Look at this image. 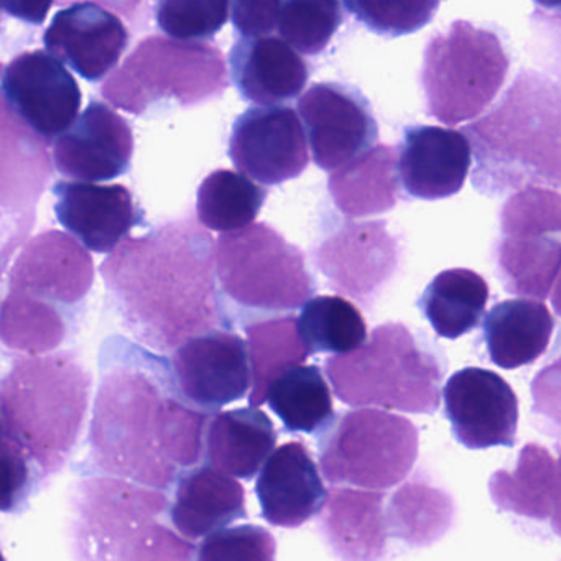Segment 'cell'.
Returning <instances> with one entry per match:
<instances>
[{"mask_svg":"<svg viewBox=\"0 0 561 561\" xmlns=\"http://www.w3.org/2000/svg\"><path fill=\"white\" fill-rule=\"evenodd\" d=\"M206 423L208 412L186 402L169 360L124 337L104 344L90 430L101 471L167 491L180 469L202 459Z\"/></svg>","mask_w":561,"mask_h":561,"instance_id":"6da1fadb","label":"cell"},{"mask_svg":"<svg viewBox=\"0 0 561 561\" xmlns=\"http://www.w3.org/2000/svg\"><path fill=\"white\" fill-rule=\"evenodd\" d=\"M101 272L134 336L153 350H175L221 324L213 241L190 221L124 242Z\"/></svg>","mask_w":561,"mask_h":561,"instance_id":"7a4b0ae2","label":"cell"},{"mask_svg":"<svg viewBox=\"0 0 561 561\" xmlns=\"http://www.w3.org/2000/svg\"><path fill=\"white\" fill-rule=\"evenodd\" d=\"M468 133L476 153L472 185L484 195L527 186L561 188V83L522 71Z\"/></svg>","mask_w":561,"mask_h":561,"instance_id":"3957f363","label":"cell"},{"mask_svg":"<svg viewBox=\"0 0 561 561\" xmlns=\"http://www.w3.org/2000/svg\"><path fill=\"white\" fill-rule=\"evenodd\" d=\"M2 448L19 453L45 481L77 448L91 376L71 354L15 360L2 380Z\"/></svg>","mask_w":561,"mask_h":561,"instance_id":"277c9868","label":"cell"},{"mask_svg":"<svg viewBox=\"0 0 561 561\" xmlns=\"http://www.w3.org/2000/svg\"><path fill=\"white\" fill-rule=\"evenodd\" d=\"M167 495L119 478L78 482L71 494L75 561H190L193 545L160 522Z\"/></svg>","mask_w":561,"mask_h":561,"instance_id":"5b68a950","label":"cell"},{"mask_svg":"<svg viewBox=\"0 0 561 561\" xmlns=\"http://www.w3.org/2000/svg\"><path fill=\"white\" fill-rule=\"evenodd\" d=\"M324 367L346 405L422 415L438 410L446 364L405 324L377 327L359 350L330 357Z\"/></svg>","mask_w":561,"mask_h":561,"instance_id":"8992f818","label":"cell"},{"mask_svg":"<svg viewBox=\"0 0 561 561\" xmlns=\"http://www.w3.org/2000/svg\"><path fill=\"white\" fill-rule=\"evenodd\" d=\"M508 67L511 58L497 34L456 21L433 35L423 55L426 111L445 126L474 119L504 87Z\"/></svg>","mask_w":561,"mask_h":561,"instance_id":"52a82bcc","label":"cell"},{"mask_svg":"<svg viewBox=\"0 0 561 561\" xmlns=\"http://www.w3.org/2000/svg\"><path fill=\"white\" fill-rule=\"evenodd\" d=\"M419 430L405 416L380 409L343 413L320 443L327 481L382 492L405 481L419 458Z\"/></svg>","mask_w":561,"mask_h":561,"instance_id":"ba28073f","label":"cell"},{"mask_svg":"<svg viewBox=\"0 0 561 561\" xmlns=\"http://www.w3.org/2000/svg\"><path fill=\"white\" fill-rule=\"evenodd\" d=\"M216 271L222 298L252 313L295 310L314 291L304 254L265 225L221 236Z\"/></svg>","mask_w":561,"mask_h":561,"instance_id":"9c48e42d","label":"cell"},{"mask_svg":"<svg viewBox=\"0 0 561 561\" xmlns=\"http://www.w3.org/2000/svg\"><path fill=\"white\" fill-rule=\"evenodd\" d=\"M226 88L225 60L218 48L150 37L111 75L103 94L114 106L142 114L165 98L193 106Z\"/></svg>","mask_w":561,"mask_h":561,"instance_id":"30bf717a","label":"cell"},{"mask_svg":"<svg viewBox=\"0 0 561 561\" xmlns=\"http://www.w3.org/2000/svg\"><path fill=\"white\" fill-rule=\"evenodd\" d=\"M313 160L333 172L369 152L379 136L366 98L337 83L313 84L298 101Z\"/></svg>","mask_w":561,"mask_h":561,"instance_id":"8fae6325","label":"cell"},{"mask_svg":"<svg viewBox=\"0 0 561 561\" xmlns=\"http://www.w3.org/2000/svg\"><path fill=\"white\" fill-rule=\"evenodd\" d=\"M5 103L41 139L64 136L80 114V87L54 55L42 50L19 55L4 68Z\"/></svg>","mask_w":561,"mask_h":561,"instance_id":"7c38bea8","label":"cell"},{"mask_svg":"<svg viewBox=\"0 0 561 561\" xmlns=\"http://www.w3.org/2000/svg\"><path fill=\"white\" fill-rule=\"evenodd\" d=\"M443 405L453 436L468 449L514 446L518 400L511 383L481 367H466L443 387Z\"/></svg>","mask_w":561,"mask_h":561,"instance_id":"4fadbf2b","label":"cell"},{"mask_svg":"<svg viewBox=\"0 0 561 561\" xmlns=\"http://www.w3.org/2000/svg\"><path fill=\"white\" fill-rule=\"evenodd\" d=\"M236 169L262 185L297 179L308 167L304 127L290 107H252L236 119L229 139Z\"/></svg>","mask_w":561,"mask_h":561,"instance_id":"5bb4252c","label":"cell"},{"mask_svg":"<svg viewBox=\"0 0 561 561\" xmlns=\"http://www.w3.org/2000/svg\"><path fill=\"white\" fill-rule=\"evenodd\" d=\"M172 369L186 402L205 412L244 399L251 386L244 340L226 331L186 341L173 354Z\"/></svg>","mask_w":561,"mask_h":561,"instance_id":"9a60e30c","label":"cell"},{"mask_svg":"<svg viewBox=\"0 0 561 561\" xmlns=\"http://www.w3.org/2000/svg\"><path fill=\"white\" fill-rule=\"evenodd\" d=\"M134 137L129 124L110 106L91 101L77 123L55 140V167L61 175L107 182L129 170Z\"/></svg>","mask_w":561,"mask_h":561,"instance_id":"2e32d148","label":"cell"},{"mask_svg":"<svg viewBox=\"0 0 561 561\" xmlns=\"http://www.w3.org/2000/svg\"><path fill=\"white\" fill-rule=\"evenodd\" d=\"M472 144L462 130L407 127L399 153V179L407 195L425 202L461 192L472 163Z\"/></svg>","mask_w":561,"mask_h":561,"instance_id":"e0dca14e","label":"cell"},{"mask_svg":"<svg viewBox=\"0 0 561 561\" xmlns=\"http://www.w3.org/2000/svg\"><path fill=\"white\" fill-rule=\"evenodd\" d=\"M44 41L57 60L84 80L100 81L119 64L129 44V32L103 5L81 2L57 12Z\"/></svg>","mask_w":561,"mask_h":561,"instance_id":"ac0fdd59","label":"cell"},{"mask_svg":"<svg viewBox=\"0 0 561 561\" xmlns=\"http://www.w3.org/2000/svg\"><path fill=\"white\" fill-rule=\"evenodd\" d=\"M489 494L499 511L545 525L561 538V445L551 448L528 443L512 469H499L489 481Z\"/></svg>","mask_w":561,"mask_h":561,"instance_id":"d6986e66","label":"cell"},{"mask_svg":"<svg viewBox=\"0 0 561 561\" xmlns=\"http://www.w3.org/2000/svg\"><path fill=\"white\" fill-rule=\"evenodd\" d=\"M54 195L60 225L98 254L113 252L142 221V213L123 185L58 182Z\"/></svg>","mask_w":561,"mask_h":561,"instance_id":"ffe728a7","label":"cell"},{"mask_svg":"<svg viewBox=\"0 0 561 561\" xmlns=\"http://www.w3.org/2000/svg\"><path fill=\"white\" fill-rule=\"evenodd\" d=\"M93 274V262L78 242L64 232L48 231L37 236L15 262L11 294L73 305L90 290Z\"/></svg>","mask_w":561,"mask_h":561,"instance_id":"44dd1931","label":"cell"},{"mask_svg":"<svg viewBox=\"0 0 561 561\" xmlns=\"http://www.w3.org/2000/svg\"><path fill=\"white\" fill-rule=\"evenodd\" d=\"M255 494L274 527L297 528L320 514L328 491L310 449L300 442L278 446L265 462Z\"/></svg>","mask_w":561,"mask_h":561,"instance_id":"7402d4cb","label":"cell"},{"mask_svg":"<svg viewBox=\"0 0 561 561\" xmlns=\"http://www.w3.org/2000/svg\"><path fill=\"white\" fill-rule=\"evenodd\" d=\"M400 249L386 222L343 229L321 248L320 267L344 294L367 300L399 267Z\"/></svg>","mask_w":561,"mask_h":561,"instance_id":"603a6c76","label":"cell"},{"mask_svg":"<svg viewBox=\"0 0 561 561\" xmlns=\"http://www.w3.org/2000/svg\"><path fill=\"white\" fill-rule=\"evenodd\" d=\"M320 530L341 561H380L390 537L386 495L333 488L320 511Z\"/></svg>","mask_w":561,"mask_h":561,"instance_id":"cb8c5ba5","label":"cell"},{"mask_svg":"<svg viewBox=\"0 0 561 561\" xmlns=\"http://www.w3.org/2000/svg\"><path fill=\"white\" fill-rule=\"evenodd\" d=\"M239 93L261 107L294 100L307 87V61L277 37L241 38L229 55Z\"/></svg>","mask_w":561,"mask_h":561,"instance_id":"d4e9b609","label":"cell"},{"mask_svg":"<svg viewBox=\"0 0 561 561\" xmlns=\"http://www.w3.org/2000/svg\"><path fill=\"white\" fill-rule=\"evenodd\" d=\"M245 515V491L241 482L211 466L182 476L170 508L173 527L190 540L225 530Z\"/></svg>","mask_w":561,"mask_h":561,"instance_id":"484cf974","label":"cell"},{"mask_svg":"<svg viewBox=\"0 0 561 561\" xmlns=\"http://www.w3.org/2000/svg\"><path fill=\"white\" fill-rule=\"evenodd\" d=\"M554 318L541 301L517 298L495 305L482 323L489 359L502 369L534 364L547 353Z\"/></svg>","mask_w":561,"mask_h":561,"instance_id":"4316f807","label":"cell"},{"mask_svg":"<svg viewBox=\"0 0 561 561\" xmlns=\"http://www.w3.org/2000/svg\"><path fill=\"white\" fill-rule=\"evenodd\" d=\"M277 445L267 413L254 407L218 413L206 432V458L211 468L238 479H251Z\"/></svg>","mask_w":561,"mask_h":561,"instance_id":"83f0119b","label":"cell"},{"mask_svg":"<svg viewBox=\"0 0 561 561\" xmlns=\"http://www.w3.org/2000/svg\"><path fill=\"white\" fill-rule=\"evenodd\" d=\"M399 157L389 146L373 147L331 175L330 192L337 208L351 218L380 215L399 198Z\"/></svg>","mask_w":561,"mask_h":561,"instance_id":"f1b7e54d","label":"cell"},{"mask_svg":"<svg viewBox=\"0 0 561 561\" xmlns=\"http://www.w3.org/2000/svg\"><path fill=\"white\" fill-rule=\"evenodd\" d=\"M489 301V285L469 268L436 275L419 300L420 310L438 336L456 340L478 327Z\"/></svg>","mask_w":561,"mask_h":561,"instance_id":"f546056e","label":"cell"},{"mask_svg":"<svg viewBox=\"0 0 561 561\" xmlns=\"http://www.w3.org/2000/svg\"><path fill=\"white\" fill-rule=\"evenodd\" d=\"M455 514L451 495L422 478L407 481L387 504L390 537L399 538L410 548L430 547L445 537Z\"/></svg>","mask_w":561,"mask_h":561,"instance_id":"4dcf8cb0","label":"cell"},{"mask_svg":"<svg viewBox=\"0 0 561 561\" xmlns=\"http://www.w3.org/2000/svg\"><path fill=\"white\" fill-rule=\"evenodd\" d=\"M251 363V407L267 402L272 383L288 370L301 366L310 351L298 334L297 320L291 317L261 321L245 330Z\"/></svg>","mask_w":561,"mask_h":561,"instance_id":"1f68e13d","label":"cell"},{"mask_svg":"<svg viewBox=\"0 0 561 561\" xmlns=\"http://www.w3.org/2000/svg\"><path fill=\"white\" fill-rule=\"evenodd\" d=\"M267 403L288 432L313 435L334 420L330 386L317 366H298L278 377Z\"/></svg>","mask_w":561,"mask_h":561,"instance_id":"d6a6232c","label":"cell"},{"mask_svg":"<svg viewBox=\"0 0 561 561\" xmlns=\"http://www.w3.org/2000/svg\"><path fill=\"white\" fill-rule=\"evenodd\" d=\"M497 267L504 287L527 300L543 301L561 272V241L553 238L511 239L499 244Z\"/></svg>","mask_w":561,"mask_h":561,"instance_id":"836d02e7","label":"cell"},{"mask_svg":"<svg viewBox=\"0 0 561 561\" xmlns=\"http://www.w3.org/2000/svg\"><path fill=\"white\" fill-rule=\"evenodd\" d=\"M267 192L244 173L216 170L198 190L199 222L211 231H242L255 221Z\"/></svg>","mask_w":561,"mask_h":561,"instance_id":"e575fe53","label":"cell"},{"mask_svg":"<svg viewBox=\"0 0 561 561\" xmlns=\"http://www.w3.org/2000/svg\"><path fill=\"white\" fill-rule=\"evenodd\" d=\"M298 334L310 354L346 356L367 341L363 313L341 297L311 298L297 320Z\"/></svg>","mask_w":561,"mask_h":561,"instance_id":"d590c367","label":"cell"},{"mask_svg":"<svg viewBox=\"0 0 561 561\" xmlns=\"http://www.w3.org/2000/svg\"><path fill=\"white\" fill-rule=\"evenodd\" d=\"M67 336V324L50 304L11 294L2 310V340L22 353L41 354L55 350Z\"/></svg>","mask_w":561,"mask_h":561,"instance_id":"8d00e7d4","label":"cell"},{"mask_svg":"<svg viewBox=\"0 0 561 561\" xmlns=\"http://www.w3.org/2000/svg\"><path fill=\"white\" fill-rule=\"evenodd\" d=\"M343 22V5L336 0L280 2L278 34L294 50L318 55L328 47Z\"/></svg>","mask_w":561,"mask_h":561,"instance_id":"74e56055","label":"cell"},{"mask_svg":"<svg viewBox=\"0 0 561 561\" xmlns=\"http://www.w3.org/2000/svg\"><path fill=\"white\" fill-rule=\"evenodd\" d=\"M501 228L511 239L561 234V193L541 186L518 190L502 206Z\"/></svg>","mask_w":561,"mask_h":561,"instance_id":"f35d334b","label":"cell"},{"mask_svg":"<svg viewBox=\"0 0 561 561\" xmlns=\"http://www.w3.org/2000/svg\"><path fill=\"white\" fill-rule=\"evenodd\" d=\"M228 2L163 0L157 5L160 28L176 41H208L228 22Z\"/></svg>","mask_w":561,"mask_h":561,"instance_id":"ab89813d","label":"cell"},{"mask_svg":"<svg viewBox=\"0 0 561 561\" xmlns=\"http://www.w3.org/2000/svg\"><path fill=\"white\" fill-rule=\"evenodd\" d=\"M277 541L267 528L236 525L205 538L196 561H275Z\"/></svg>","mask_w":561,"mask_h":561,"instance_id":"60d3db41","label":"cell"},{"mask_svg":"<svg viewBox=\"0 0 561 561\" xmlns=\"http://www.w3.org/2000/svg\"><path fill=\"white\" fill-rule=\"evenodd\" d=\"M369 31L383 37H400L420 31L435 15L438 2H346Z\"/></svg>","mask_w":561,"mask_h":561,"instance_id":"b9f144b4","label":"cell"},{"mask_svg":"<svg viewBox=\"0 0 561 561\" xmlns=\"http://www.w3.org/2000/svg\"><path fill=\"white\" fill-rule=\"evenodd\" d=\"M531 416L541 433L561 442V350L531 380Z\"/></svg>","mask_w":561,"mask_h":561,"instance_id":"7bdbcfd3","label":"cell"},{"mask_svg":"<svg viewBox=\"0 0 561 561\" xmlns=\"http://www.w3.org/2000/svg\"><path fill=\"white\" fill-rule=\"evenodd\" d=\"M531 25L538 61L561 80V5H535Z\"/></svg>","mask_w":561,"mask_h":561,"instance_id":"ee69618b","label":"cell"},{"mask_svg":"<svg viewBox=\"0 0 561 561\" xmlns=\"http://www.w3.org/2000/svg\"><path fill=\"white\" fill-rule=\"evenodd\" d=\"M231 11L241 38H261L277 28L280 2H234Z\"/></svg>","mask_w":561,"mask_h":561,"instance_id":"f6af8a7d","label":"cell"},{"mask_svg":"<svg viewBox=\"0 0 561 561\" xmlns=\"http://www.w3.org/2000/svg\"><path fill=\"white\" fill-rule=\"evenodd\" d=\"M551 304H553L554 311L561 317V272L557 285H554L553 295H551Z\"/></svg>","mask_w":561,"mask_h":561,"instance_id":"bcb514c9","label":"cell"}]
</instances>
